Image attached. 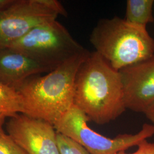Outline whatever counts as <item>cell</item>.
I'll return each instance as SVG.
<instances>
[{
  "instance_id": "cell-1",
  "label": "cell",
  "mask_w": 154,
  "mask_h": 154,
  "mask_svg": "<svg viewBox=\"0 0 154 154\" xmlns=\"http://www.w3.org/2000/svg\"><path fill=\"white\" fill-rule=\"evenodd\" d=\"M74 90V105L97 124L114 121L126 110L120 72L96 51L79 66Z\"/></svg>"
},
{
  "instance_id": "cell-2",
  "label": "cell",
  "mask_w": 154,
  "mask_h": 154,
  "mask_svg": "<svg viewBox=\"0 0 154 154\" xmlns=\"http://www.w3.org/2000/svg\"><path fill=\"white\" fill-rule=\"evenodd\" d=\"M90 53L87 50L44 76L27 79L17 90L22 97L23 114L54 126L74 105L77 72Z\"/></svg>"
},
{
  "instance_id": "cell-3",
  "label": "cell",
  "mask_w": 154,
  "mask_h": 154,
  "mask_svg": "<svg viewBox=\"0 0 154 154\" xmlns=\"http://www.w3.org/2000/svg\"><path fill=\"white\" fill-rule=\"evenodd\" d=\"M90 41L95 51L118 71L154 54V39L147 28L118 16L99 20L90 34Z\"/></svg>"
},
{
  "instance_id": "cell-4",
  "label": "cell",
  "mask_w": 154,
  "mask_h": 154,
  "mask_svg": "<svg viewBox=\"0 0 154 154\" xmlns=\"http://www.w3.org/2000/svg\"><path fill=\"white\" fill-rule=\"evenodd\" d=\"M6 47L28 55L51 70L87 50L57 20L34 28Z\"/></svg>"
},
{
  "instance_id": "cell-5",
  "label": "cell",
  "mask_w": 154,
  "mask_h": 154,
  "mask_svg": "<svg viewBox=\"0 0 154 154\" xmlns=\"http://www.w3.org/2000/svg\"><path fill=\"white\" fill-rule=\"evenodd\" d=\"M89 121L86 115L74 105L54 127L57 132L80 144L90 154H116L126 151L154 135V125L144 123L137 134H123L116 138H107L90 128Z\"/></svg>"
},
{
  "instance_id": "cell-6",
  "label": "cell",
  "mask_w": 154,
  "mask_h": 154,
  "mask_svg": "<svg viewBox=\"0 0 154 154\" xmlns=\"http://www.w3.org/2000/svg\"><path fill=\"white\" fill-rule=\"evenodd\" d=\"M67 13L57 0H11L0 10V48L22 38L34 28Z\"/></svg>"
},
{
  "instance_id": "cell-7",
  "label": "cell",
  "mask_w": 154,
  "mask_h": 154,
  "mask_svg": "<svg viewBox=\"0 0 154 154\" xmlns=\"http://www.w3.org/2000/svg\"><path fill=\"white\" fill-rule=\"evenodd\" d=\"M6 130L13 141L28 154H61L57 132L47 122L18 114L10 118Z\"/></svg>"
},
{
  "instance_id": "cell-8",
  "label": "cell",
  "mask_w": 154,
  "mask_h": 154,
  "mask_svg": "<svg viewBox=\"0 0 154 154\" xmlns=\"http://www.w3.org/2000/svg\"><path fill=\"white\" fill-rule=\"evenodd\" d=\"M119 72L126 109L145 114L154 104V54Z\"/></svg>"
},
{
  "instance_id": "cell-9",
  "label": "cell",
  "mask_w": 154,
  "mask_h": 154,
  "mask_svg": "<svg viewBox=\"0 0 154 154\" xmlns=\"http://www.w3.org/2000/svg\"><path fill=\"white\" fill-rule=\"evenodd\" d=\"M51 71L18 51L9 47L0 48V82L16 90L28 78Z\"/></svg>"
},
{
  "instance_id": "cell-10",
  "label": "cell",
  "mask_w": 154,
  "mask_h": 154,
  "mask_svg": "<svg viewBox=\"0 0 154 154\" xmlns=\"http://www.w3.org/2000/svg\"><path fill=\"white\" fill-rule=\"evenodd\" d=\"M153 0H128L126 2L125 20L127 22L142 27L154 21L152 8Z\"/></svg>"
},
{
  "instance_id": "cell-11",
  "label": "cell",
  "mask_w": 154,
  "mask_h": 154,
  "mask_svg": "<svg viewBox=\"0 0 154 154\" xmlns=\"http://www.w3.org/2000/svg\"><path fill=\"white\" fill-rule=\"evenodd\" d=\"M0 112L9 118L23 114L22 98L19 92L0 82Z\"/></svg>"
},
{
  "instance_id": "cell-12",
  "label": "cell",
  "mask_w": 154,
  "mask_h": 154,
  "mask_svg": "<svg viewBox=\"0 0 154 154\" xmlns=\"http://www.w3.org/2000/svg\"><path fill=\"white\" fill-rule=\"evenodd\" d=\"M57 138L61 154H90L82 146L66 136L57 132Z\"/></svg>"
},
{
  "instance_id": "cell-13",
  "label": "cell",
  "mask_w": 154,
  "mask_h": 154,
  "mask_svg": "<svg viewBox=\"0 0 154 154\" xmlns=\"http://www.w3.org/2000/svg\"><path fill=\"white\" fill-rule=\"evenodd\" d=\"M0 154H28L7 134L0 138Z\"/></svg>"
},
{
  "instance_id": "cell-14",
  "label": "cell",
  "mask_w": 154,
  "mask_h": 154,
  "mask_svg": "<svg viewBox=\"0 0 154 154\" xmlns=\"http://www.w3.org/2000/svg\"><path fill=\"white\" fill-rule=\"evenodd\" d=\"M137 149L132 153H126L125 151H121L116 154H154V143L144 140L137 146Z\"/></svg>"
},
{
  "instance_id": "cell-15",
  "label": "cell",
  "mask_w": 154,
  "mask_h": 154,
  "mask_svg": "<svg viewBox=\"0 0 154 154\" xmlns=\"http://www.w3.org/2000/svg\"><path fill=\"white\" fill-rule=\"evenodd\" d=\"M6 118H8V116L5 114L0 112V138L5 136L7 134L3 128Z\"/></svg>"
},
{
  "instance_id": "cell-16",
  "label": "cell",
  "mask_w": 154,
  "mask_h": 154,
  "mask_svg": "<svg viewBox=\"0 0 154 154\" xmlns=\"http://www.w3.org/2000/svg\"><path fill=\"white\" fill-rule=\"evenodd\" d=\"M144 115L154 126V104L145 112Z\"/></svg>"
},
{
  "instance_id": "cell-17",
  "label": "cell",
  "mask_w": 154,
  "mask_h": 154,
  "mask_svg": "<svg viewBox=\"0 0 154 154\" xmlns=\"http://www.w3.org/2000/svg\"><path fill=\"white\" fill-rule=\"evenodd\" d=\"M11 1V0H0V10L8 5Z\"/></svg>"
}]
</instances>
